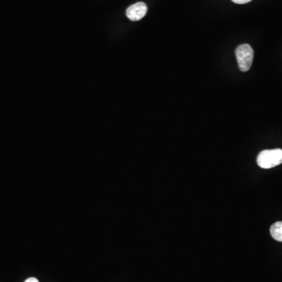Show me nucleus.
<instances>
[{"instance_id": "1", "label": "nucleus", "mask_w": 282, "mask_h": 282, "mask_svg": "<svg viewBox=\"0 0 282 282\" xmlns=\"http://www.w3.org/2000/svg\"><path fill=\"white\" fill-rule=\"evenodd\" d=\"M282 163L281 149L264 150L257 157V164L263 169H271Z\"/></svg>"}, {"instance_id": "2", "label": "nucleus", "mask_w": 282, "mask_h": 282, "mask_svg": "<svg viewBox=\"0 0 282 282\" xmlns=\"http://www.w3.org/2000/svg\"><path fill=\"white\" fill-rule=\"evenodd\" d=\"M236 57L239 68L241 71H248L251 68L254 58V51L251 46L243 44L236 49Z\"/></svg>"}, {"instance_id": "3", "label": "nucleus", "mask_w": 282, "mask_h": 282, "mask_svg": "<svg viewBox=\"0 0 282 282\" xmlns=\"http://www.w3.org/2000/svg\"><path fill=\"white\" fill-rule=\"evenodd\" d=\"M147 12V5L144 3L139 2L129 7L127 11V16L131 21H137L144 18Z\"/></svg>"}, {"instance_id": "4", "label": "nucleus", "mask_w": 282, "mask_h": 282, "mask_svg": "<svg viewBox=\"0 0 282 282\" xmlns=\"http://www.w3.org/2000/svg\"><path fill=\"white\" fill-rule=\"evenodd\" d=\"M270 234L274 240L282 241V221L276 222L270 227Z\"/></svg>"}, {"instance_id": "5", "label": "nucleus", "mask_w": 282, "mask_h": 282, "mask_svg": "<svg viewBox=\"0 0 282 282\" xmlns=\"http://www.w3.org/2000/svg\"><path fill=\"white\" fill-rule=\"evenodd\" d=\"M234 4H246L248 3L251 2L252 0H232Z\"/></svg>"}, {"instance_id": "6", "label": "nucleus", "mask_w": 282, "mask_h": 282, "mask_svg": "<svg viewBox=\"0 0 282 282\" xmlns=\"http://www.w3.org/2000/svg\"><path fill=\"white\" fill-rule=\"evenodd\" d=\"M24 282H39L38 279L35 278V277H29V278L27 279Z\"/></svg>"}]
</instances>
